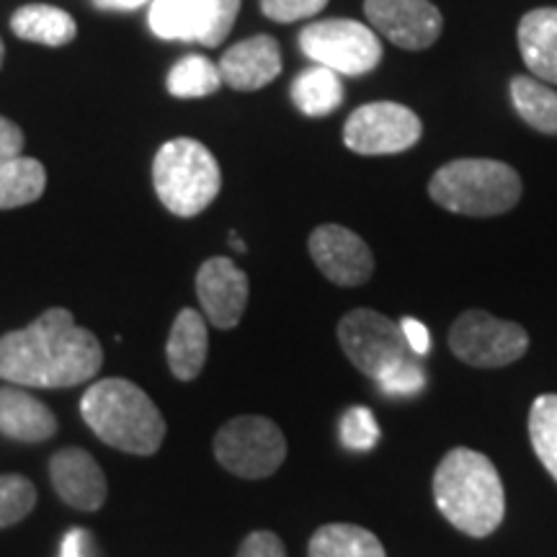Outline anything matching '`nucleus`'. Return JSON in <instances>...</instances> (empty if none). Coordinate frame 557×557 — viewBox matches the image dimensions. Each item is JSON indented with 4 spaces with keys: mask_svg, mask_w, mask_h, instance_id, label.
<instances>
[{
    "mask_svg": "<svg viewBox=\"0 0 557 557\" xmlns=\"http://www.w3.org/2000/svg\"><path fill=\"white\" fill-rule=\"evenodd\" d=\"M103 367V348L73 312L50 308L21 331L0 338V380L18 387L60 389L94 380Z\"/></svg>",
    "mask_w": 557,
    "mask_h": 557,
    "instance_id": "obj_1",
    "label": "nucleus"
},
{
    "mask_svg": "<svg viewBox=\"0 0 557 557\" xmlns=\"http://www.w3.org/2000/svg\"><path fill=\"white\" fill-rule=\"evenodd\" d=\"M431 487L442 517L468 537L483 540L504 521V483L496 465L483 451L449 449L438 462Z\"/></svg>",
    "mask_w": 557,
    "mask_h": 557,
    "instance_id": "obj_2",
    "label": "nucleus"
},
{
    "mask_svg": "<svg viewBox=\"0 0 557 557\" xmlns=\"http://www.w3.org/2000/svg\"><path fill=\"white\" fill-rule=\"evenodd\" d=\"M81 416L103 444L127 455L150 457L163 447L165 418L129 380L109 377L90 385L81 400Z\"/></svg>",
    "mask_w": 557,
    "mask_h": 557,
    "instance_id": "obj_3",
    "label": "nucleus"
},
{
    "mask_svg": "<svg viewBox=\"0 0 557 557\" xmlns=\"http://www.w3.org/2000/svg\"><path fill=\"white\" fill-rule=\"evenodd\" d=\"M429 197L465 218H496L521 199V176L504 160L459 158L429 181Z\"/></svg>",
    "mask_w": 557,
    "mask_h": 557,
    "instance_id": "obj_4",
    "label": "nucleus"
},
{
    "mask_svg": "<svg viewBox=\"0 0 557 557\" xmlns=\"http://www.w3.org/2000/svg\"><path fill=\"white\" fill-rule=\"evenodd\" d=\"M152 184L169 212L176 218H197L218 199L222 173L218 160L199 139L176 137L158 150Z\"/></svg>",
    "mask_w": 557,
    "mask_h": 557,
    "instance_id": "obj_5",
    "label": "nucleus"
},
{
    "mask_svg": "<svg viewBox=\"0 0 557 557\" xmlns=\"http://www.w3.org/2000/svg\"><path fill=\"white\" fill-rule=\"evenodd\" d=\"M214 457L233 475L261 480L282 468L287 438L267 416L230 418L214 436Z\"/></svg>",
    "mask_w": 557,
    "mask_h": 557,
    "instance_id": "obj_6",
    "label": "nucleus"
},
{
    "mask_svg": "<svg viewBox=\"0 0 557 557\" xmlns=\"http://www.w3.org/2000/svg\"><path fill=\"white\" fill-rule=\"evenodd\" d=\"M299 47L315 60V65L331 67L346 78H361L372 73L382 60L377 32L351 18H329L308 24L299 34Z\"/></svg>",
    "mask_w": 557,
    "mask_h": 557,
    "instance_id": "obj_7",
    "label": "nucleus"
},
{
    "mask_svg": "<svg viewBox=\"0 0 557 557\" xmlns=\"http://www.w3.org/2000/svg\"><path fill=\"white\" fill-rule=\"evenodd\" d=\"M449 348L465 364L498 369L519 361L529 348V333L519 323L485 310H465L449 331Z\"/></svg>",
    "mask_w": 557,
    "mask_h": 557,
    "instance_id": "obj_8",
    "label": "nucleus"
},
{
    "mask_svg": "<svg viewBox=\"0 0 557 557\" xmlns=\"http://www.w3.org/2000/svg\"><path fill=\"white\" fill-rule=\"evenodd\" d=\"M338 341L346 359L372 380L400 361L416 357L406 344L400 323H393L382 312L369 308L351 310L341 318Z\"/></svg>",
    "mask_w": 557,
    "mask_h": 557,
    "instance_id": "obj_9",
    "label": "nucleus"
},
{
    "mask_svg": "<svg viewBox=\"0 0 557 557\" xmlns=\"http://www.w3.org/2000/svg\"><path fill=\"white\" fill-rule=\"evenodd\" d=\"M240 0H152L150 32L169 41L218 47L230 37Z\"/></svg>",
    "mask_w": 557,
    "mask_h": 557,
    "instance_id": "obj_10",
    "label": "nucleus"
},
{
    "mask_svg": "<svg viewBox=\"0 0 557 557\" xmlns=\"http://www.w3.org/2000/svg\"><path fill=\"white\" fill-rule=\"evenodd\" d=\"M423 135L413 109L395 101L364 103L346 120L344 143L359 156H395L410 150Z\"/></svg>",
    "mask_w": 557,
    "mask_h": 557,
    "instance_id": "obj_11",
    "label": "nucleus"
},
{
    "mask_svg": "<svg viewBox=\"0 0 557 557\" xmlns=\"http://www.w3.org/2000/svg\"><path fill=\"white\" fill-rule=\"evenodd\" d=\"M372 29L400 50H429L442 37V11L431 0H364Z\"/></svg>",
    "mask_w": 557,
    "mask_h": 557,
    "instance_id": "obj_12",
    "label": "nucleus"
},
{
    "mask_svg": "<svg viewBox=\"0 0 557 557\" xmlns=\"http://www.w3.org/2000/svg\"><path fill=\"white\" fill-rule=\"evenodd\" d=\"M310 256L329 282L338 287H359L374 274V256L364 238L344 225H320L308 240Z\"/></svg>",
    "mask_w": 557,
    "mask_h": 557,
    "instance_id": "obj_13",
    "label": "nucleus"
},
{
    "mask_svg": "<svg viewBox=\"0 0 557 557\" xmlns=\"http://www.w3.org/2000/svg\"><path fill=\"white\" fill-rule=\"evenodd\" d=\"M248 276L230 259H209L197 271V297L214 329L230 331L240 323L248 305Z\"/></svg>",
    "mask_w": 557,
    "mask_h": 557,
    "instance_id": "obj_14",
    "label": "nucleus"
},
{
    "mask_svg": "<svg viewBox=\"0 0 557 557\" xmlns=\"http://www.w3.org/2000/svg\"><path fill=\"white\" fill-rule=\"evenodd\" d=\"M50 478L54 493L78 511H99L107 504V475L86 449L65 447L52 455Z\"/></svg>",
    "mask_w": 557,
    "mask_h": 557,
    "instance_id": "obj_15",
    "label": "nucleus"
},
{
    "mask_svg": "<svg viewBox=\"0 0 557 557\" xmlns=\"http://www.w3.org/2000/svg\"><path fill=\"white\" fill-rule=\"evenodd\" d=\"M218 67L225 86L235 90H259L282 73V50L274 37L259 34L230 47L220 58Z\"/></svg>",
    "mask_w": 557,
    "mask_h": 557,
    "instance_id": "obj_16",
    "label": "nucleus"
},
{
    "mask_svg": "<svg viewBox=\"0 0 557 557\" xmlns=\"http://www.w3.org/2000/svg\"><path fill=\"white\" fill-rule=\"evenodd\" d=\"M0 434L13 442L39 444L58 434V418L24 387L5 385L0 387Z\"/></svg>",
    "mask_w": 557,
    "mask_h": 557,
    "instance_id": "obj_17",
    "label": "nucleus"
},
{
    "mask_svg": "<svg viewBox=\"0 0 557 557\" xmlns=\"http://www.w3.org/2000/svg\"><path fill=\"white\" fill-rule=\"evenodd\" d=\"M519 52L529 75L557 86V9H534L519 21Z\"/></svg>",
    "mask_w": 557,
    "mask_h": 557,
    "instance_id": "obj_18",
    "label": "nucleus"
},
{
    "mask_svg": "<svg viewBox=\"0 0 557 557\" xmlns=\"http://www.w3.org/2000/svg\"><path fill=\"white\" fill-rule=\"evenodd\" d=\"M209 333L205 318L197 310L184 308L173 320L169 344H165V357L173 377L181 382H191L199 377V372L207 364Z\"/></svg>",
    "mask_w": 557,
    "mask_h": 557,
    "instance_id": "obj_19",
    "label": "nucleus"
},
{
    "mask_svg": "<svg viewBox=\"0 0 557 557\" xmlns=\"http://www.w3.org/2000/svg\"><path fill=\"white\" fill-rule=\"evenodd\" d=\"M11 29L18 39L47 47H65L78 34L75 18L67 11L47 3H32L18 9L11 18Z\"/></svg>",
    "mask_w": 557,
    "mask_h": 557,
    "instance_id": "obj_20",
    "label": "nucleus"
},
{
    "mask_svg": "<svg viewBox=\"0 0 557 557\" xmlns=\"http://www.w3.org/2000/svg\"><path fill=\"white\" fill-rule=\"evenodd\" d=\"M292 103L310 120H323L344 103V81L331 67L302 70L292 83Z\"/></svg>",
    "mask_w": 557,
    "mask_h": 557,
    "instance_id": "obj_21",
    "label": "nucleus"
},
{
    "mask_svg": "<svg viewBox=\"0 0 557 557\" xmlns=\"http://www.w3.org/2000/svg\"><path fill=\"white\" fill-rule=\"evenodd\" d=\"M308 557H387L385 547L364 527L325 524L310 537Z\"/></svg>",
    "mask_w": 557,
    "mask_h": 557,
    "instance_id": "obj_22",
    "label": "nucleus"
},
{
    "mask_svg": "<svg viewBox=\"0 0 557 557\" xmlns=\"http://www.w3.org/2000/svg\"><path fill=\"white\" fill-rule=\"evenodd\" d=\"M511 101L517 114L542 135H557V90L534 75L511 81Z\"/></svg>",
    "mask_w": 557,
    "mask_h": 557,
    "instance_id": "obj_23",
    "label": "nucleus"
},
{
    "mask_svg": "<svg viewBox=\"0 0 557 557\" xmlns=\"http://www.w3.org/2000/svg\"><path fill=\"white\" fill-rule=\"evenodd\" d=\"M47 189V171L34 158H13L0 165V209H16L37 201Z\"/></svg>",
    "mask_w": 557,
    "mask_h": 557,
    "instance_id": "obj_24",
    "label": "nucleus"
},
{
    "mask_svg": "<svg viewBox=\"0 0 557 557\" xmlns=\"http://www.w3.org/2000/svg\"><path fill=\"white\" fill-rule=\"evenodd\" d=\"M165 86L176 99H205V96L218 94L222 75L218 62L205 58V54H186L171 67Z\"/></svg>",
    "mask_w": 557,
    "mask_h": 557,
    "instance_id": "obj_25",
    "label": "nucleus"
},
{
    "mask_svg": "<svg viewBox=\"0 0 557 557\" xmlns=\"http://www.w3.org/2000/svg\"><path fill=\"white\" fill-rule=\"evenodd\" d=\"M529 442L534 455L557 480V393H545L529 410Z\"/></svg>",
    "mask_w": 557,
    "mask_h": 557,
    "instance_id": "obj_26",
    "label": "nucleus"
},
{
    "mask_svg": "<svg viewBox=\"0 0 557 557\" xmlns=\"http://www.w3.org/2000/svg\"><path fill=\"white\" fill-rule=\"evenodd\" d=\"M37 506V487L24 475H0V529L24 521Z\"/></svg>",
    "mask_w": 557,
    "mask_h": 557,
    "instance_id": "obj_27",
    "label": "nucleus"
},
{
    "mask_svg": "<svg viewBox=\"0 0 557 557\" xmlns=\"http://www.w3.org/2000/svg\"><path fill=\"white\" fill-rule=\"evenodd\" d=\"M341 442H344L346 449L354 451H369L377 447L380 426L372 410L364 406L348 408L341 418Z\"/></svg>",
    "mask_w": 557,
    "mask_h": 557,
    "instance_id": "obj_28",
    "label": "nucleus"
},
{
    "mask_svg": "<svg viewBox=\"0 0 557 557\" xmlns=\"http://www.w3.org/2000/svg\"><path fill=\"white\" fill-rule=\"evenodd\" d=\"M374 382H377V387L385 395H416L426 387V372L410 357L393 369H387V372H382Z\"/></svg>",
    "mask_w": 557,
    "mask_h": 557,
    "instance_id": "obj_29",
    "label": "nucleus"
},
{
    "mask_svg": "<svg viewBox=\"0 0 557 557\" xmlns=\"http://www.w3.org/2000/svg\"><path fill=\"white\" fill-rule=\"evenodd\" d=\"M329 5V0H261V11L276 24H292L318 16Z\"/></svg>",
    "mask_w": 557,
    "mask_h": 557,
    "instance_id": "obj_30",
    "label": "nucleus"
},
{
    "mask_svg": "<svg viewBox=\"0 0 557 557\" xmlns=\"http://www.w3.org/2000/svg\"><path fill=\"white\" fill-rule=\"evenodd\" d=\"M238 557H287L282 540L274 532H250L238 549Z\"/></svg>",
    "mask_w": 557,
    "mask_h": 557,
    "instance_id": "obj_31",
    "label": "nucleus"
},
{
    "mask_svg": "<svg viewBox=\"0 0 557 557\" xmlns=\"http://www.w3.org/2000/svg\"><path fill=\"white\" fill-rule=\"evenodd\" d=\"M21 150H24V132L18 129V124L0 116V165L18 158Z\"/></svg>",
    "mask_w": 557,
    "mask_h": 557,
    "instance_id": "obj_32",
    "label": "nucleus"
},
{
    "mask_svg": "<svg viewBox=\"0 0 557 557\" xmlns=\"http://www.w3.org/2000/svg\"><path fill=\"white\" fill-rule=\"evenodd\" d=\"M400 331H403V336H406L408 348L416 354V357H423V354H429L431 336H429V329L421 323V320L403 318L400 320Z\"/></svg>",
    "mask_w": 557,
    "mask_h": 557,
    "instance_id": "obj_33",
    "label": "nucleus"
},
{
    "mask_svg": "<svg viewBox=\"0 0 557 557\" xmlns=\"http://www.w3.org/2000/svg\"><path fill=\"white\" fill-rule=\"evenodd\" d=\"M58 557H90V532L86 529H70L60 545Z\"/></svg>",
    "mask_w": 557,
    "mask_h": 557,
    "instance_id": "obj_34",
    "label": "nucleus"
},
{
    "mask_svg": "<svg viewBox=\"0 0 557 557\" xmlns=\"http://www.w3.org/2000/svg\"><path fill=\"white\" fill-rule=\"evenodd\" d=\"M145 3H148V0H94L96 9L101 11H135Z\"/></svg>",
    "mask_w": 557,
    "mask_h": 557,
    "instance_id": "obj_35",
    "label": "nucleus"
},
{
    "mask_svg": "<svg viewBox=\"0 0 557 557\" xmlns=\"http://www.w3.org/2000/svg\"><path fill=\"white\" fill-rule=\"evenodd\" d=\"M233 246H235V250H240V253L246 250V243H240L238 238H235V235H233Z\"/></svg>",
    "mask_w": 557,
    "mask_h": 557,
    "instance_id": "obj_36",
    "label": "nucleus"
},
{
    "mask_svg": "<svg viewBox=\"0 0 557 557\" xmlns=\"http://www.w3.org/2000/svg\"><path fill=\"white\" fill-rule=\"evenodd\" d=\"M3 58H5V47H3V39H0V67H3Z\"/></svg>",
    "mask_w": 557,
    "mask_h": 557,
    "instance_id": "obj_37",
    "label": "nucleus"
}]
</instances>
